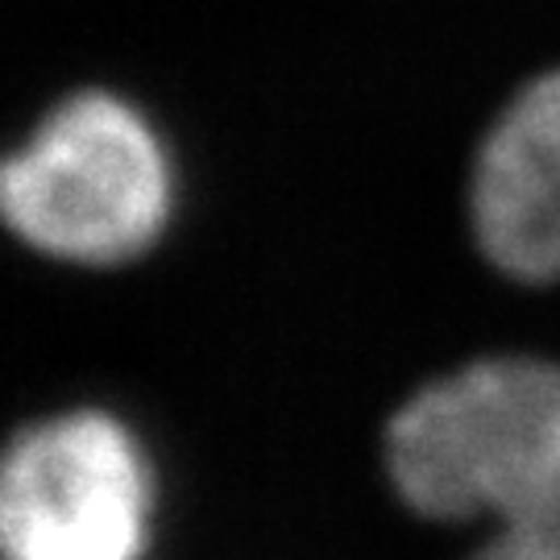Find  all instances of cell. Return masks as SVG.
<instances>
[{
    "instance_id": "obj_1",
    "label": "cell",
    "mask_w": 560,
    "mask_h": 560,
    "mask_svg": "<svg viewBox=\"0 0 560 560\" xmlns=\"http://www.w3.org/2000/svg\"><path fill=\"white\" fill-rule=\"evenodd\" d=\"M378 457L416 520L494 523L460 560H560V361L481 353L423 378Z\"/></svg>"
},
{
    "instance_id": "obj_2",
    "label": "cell",
    "mask_w": 560,
    "mask_h": 560,
    "mask_svg": "<svg viewBox=\"0 0 560 560\" xmlns=\"http://www.w3.org/2000/svg\"><path fill=\"white\" fill-rule=\"evenodd\" d=\"M175 217V166L159 129L108 88L67 92L0 162V221L46 261L120 270Z\"/></svg>"
},
{
    "instance_id": "obj_3",
    "label": "cell",
    "mask_w": 560,
    "mask_h": 560,
    "mask_svg": "<svg viewBox=\"0 0 560 560\" xmlns=\"http://www.w3.org/2000/svg\"><path fill=\"white\" fill-rule=\"evenodd\" d=\"M154 474L138 436L104 407L21 423L0 457L4 560H145Z\"/></svg>"
},
{
    "instance_id": "obj_4",
    "label": "cell",
    "mask_w": 560,
    "mask_h": 560,
    "mask_svg": "<svg viewBox=\"0 0 560 560\" xmlns=\"http://www.w3.org/2000/svg\"><path fill=\"white\" fill-rule=\"evenodd\" d=\"M465 221L494 275L527 291L560 282V67L523 80L481 129Z\"/></svg>"
}]
</instances>
